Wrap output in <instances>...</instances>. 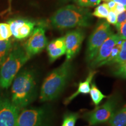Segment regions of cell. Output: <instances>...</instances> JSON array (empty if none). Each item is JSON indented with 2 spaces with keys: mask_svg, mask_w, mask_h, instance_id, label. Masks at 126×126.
I'll use <instances>...</instances> for the list:
<instances>
[{
  "mask_svg": "<svg viewBox=\"0 0 126 126\" xmlns=\"http://www.w3.org/2000/svg\"><path fill=\"white\" fill-rule=\"evenodd\" d=\"M89 93H90V95L93 103L96 106H97L103 100V99L106 97V96L104 95L101 92V91L97 88L94 83H92L91 84V90Z\"/></svg>",
  "mask_w": 126,
  "mask_h": 126,
  "instance_id": "18",
  "label": "cell"
},
{
  "mask_svg": "<svg viewBox=\"0 0 126 126\" xmlns=\"http://www.w3.org/2000/svg\"><path fill=\"white\" fill-rule=\"evenodd\" d=\"M126 20V10L124 11L122 13L117 15V22L115 26L117 30L119 32L120 28L122 25Z\"/></svg>",
  "mask_w": 126,
  "mask_h": 126,
  "instance_id": "25",
  "label": "cell"
},
{
  "mask_svg": "<svg viewBox=\"0 0 126 126\" xmlns=\"http://www.w3.org/2000/svg\"><path fill=\"white\" fill-rule=\"evenodd\" d=\"M118 33H119L121 39L122 40L126 39V20L120 28Z\"/></svg>",
  "mask_w": 126,
  "mask_h": 126,
  "instance_id": "27",
  "label": "cell"
},
{
  "mask_svg": "<svg viewBox=\"0 0 126 126\" xmlns=\"http://www.w3.org/2000/svg\"><path fill=\"white\" fill-rule=\"evenodd\" d=\"M96 71H91L89 72V74L87 78L85 79V81L83 82H80L79 83L78 85V89L76 92L74 93L73 94H72L70 96L67 97V99L65 100L64 103L65 105H67L70 103V102H71L74 99H75L77 96H78L79 94H89L91 90V87H90V84L92 82V81L94 78V76L96 74Z\"/></svg>",
  "mask_w": 126,
  "mask_h": 126,
  "instance_id": "14",
  "label": "cell"
},
{
  "mask_svg": "<svg viewBox=\"0 0 126 126\" xmlns=\"http://www.w3.org/2000/svg\"><path fill=\"white\" fill-rule=\"evenodd\" d=\"M113 33L110 24L102 22L96 26L89 37L86 52V60L90 63L95 57L99 48L108 37Z\"/></svg>",
  "mask_w": 126,
  "mask_h": 126,
  "instance_id": "5",
  "label": "cell"
},
{
  "mask_svg": "<svg viewBox=\"0 0 126 126\" xmlns=\"http://www.w3.org/2000/svg\"><path fill=\"white\" fill-rule=\"evenodd\" d=\"M47 39L45 29L38 26L34 29L25 46V50L29 58L39 54L47 47Z\"/></svg>",
  "mask_w": 126,
  "mask_h": 126,
  "instance_id": "8",
  "label": "cell"
},
{
  "mask_svg": "<svg viewBox=\"0 0 126 126\" xmlns=\"http://www.w3.org/2000/svg\"><path fill=\"white\" fill-rule=\"evenodd\" d=\"M126 10L125 9V8L123 5L121 4H116V6H115L114 9H113V11H114L116 12V14L118 15V14L122 13L124 11Z\"/></svg>",
  "mask_w": 126,
  "mask_h": 126,
  "instance_id": "28",
  "label": "cell"
},
{
  "mask_svg": "<svg viewBox=\"0 0 126 126\" xmlns=\"http://www.w3.org/2000/svg\"><path fill=\"white\" fill-rule=\"evenodd\" d=\"M77 2L81 7H89L99 5L101 0H77Z\"/></svg>",
  "mask_w": 126,
  "mask_h": 126,
  "instance_id": "24",
  "label": "cell"
},
{
  "mask_svg": "<svg viewBox=\"0 0 126 126\" xmlns=\"http://www.w3.org/2000/svg\"><path fill=\"white\" fill-rule=\"evenodd\" d=\"M107 22L113 25H116L117 22V14L113 11H110L106 18Z\"/></svg>",
  "mask_w": 126,
  "mask_h": 126,
  "instance_id": "26",
  "label": "cell"
},
{
  "mask_svg": "<svg viewBox=\"0 0 126 126\" xmlns=\"http://www.w3.org/2000/svg\"><path fill=\"white\" fill-rule=\"evenodd\" d=\"M85 37L83 31L80 29L69 32L64 36L66 48V60L73 59L81 49V47Z\"/></svg>",
  "mask_w": 126,
  "mask_h": 126,
  "instance_id": "10",
  "label": "cell"
},
{
  "mask_svg": "<svg viewBox=\"0 0 126 126\" xmlns=\"http://www.w3.org/2000/svg\"><path fill=\"white\" fill-rule=\"evenodd\" d=\"M72 70L71 60H66L59 67L52 71L44 80L41 87V101H51L57 98L67 85Z\"/></svg>",
  "mask_w": 126,
  "mask_h": 126,
  "instance_id": "3",
  "label": "cell"
},
{
  "mask_svg": "<svg viewBox=\"0 0 126 126\" xmlns=\"http://www.w3.org/2000/svg\"><path fill=\"white\" fill-rule=\"evenodd\" d=\"M12 36L8 23H0V41L8 40Z\"/></svg>",
  "mask_w": 126,
  "mask_h": 126,
  "instance_id": "20",
  "label": "cell"
},
{
  "mask_svg": "<svg viewBox=\"0 0 126 126\" xmlns=\"http://www.w3.org/2000/svg\"><path fill=\"white\" fill-rule=\"evenodd\" d=\"M19 112L10 99L0 96V126H15Z\"/></svg>",
  "mask_w": 126,
  "mask_h": 126,
  "instance_id": "9",
  "label": "cell"
},
{
  "mask_svg": "<svg viewBox=\"0 0 126 126\" xmlns=\"http://www.w3.org/2000/svg\"><path fill=\"white\" fill-rule=\"evenodd\" d=\"M12 35L18 40H22L32 34L35 23L24 19H12L8 21Z\"/></svg>",
  "mask_w": 126,
  "mask_h": 126,
  "instance_id": "11",
  "label": "cell"
},
{
  "mask_svg": "<svg viewBox=\"0 0 126 126\" xmlns=\"http://www.w3.org/2000/svg\"><path fill=\"white\" fill-rule=\"evenodd\" d=\"M47 51L50 62H53L65 54L66 48L64 36L51 41L47 45Z\"/></svg>",
  "mask_w": 126,
  "mask_h": 126,
  "instance_id": "13",
  "label": "cell"
},
{
  "mask_svg": "<svg viewBox=\"0 0 126 126\" xmlns=\"http://www.w3.org/2000/svg\"><path fill=\"white\" fill-rule=\"evenodd\" d=\"M110 10L106 3L99 5L92 14L93 16L100 18H106Z\"/></svg>",
  "mask_w": 126,
  "mask_h": 126,
  "instance_id": "19",
  "label": "cell"
},
{
  "mask_svg": "<svg viewBox=\"0 0 126 126\" xmlns=\"http://www.w3.org/2000/svg\"><path fill=\"white\" fill-rule=\"evenodd\" d=\"M106 4H107V5H108V6L109 8L110 11H113V9H114L115 6H116V3L114 2V1H112V0L107 2Z\"/></svg>",
  "mask_w": 126,
  "mask_h": 126,
  "instance_id": "29",
  "label": "cell"
},
{
  "mask_svg": "<svg viewBox=\"0 0 126 126\" xmlns=\"http://www.w3.org/2000/svg\"><path fill=\"white\" fill-rule=\"evenodd\" d=\"M92 16L89 9L70 5L58 9L50 20L52 26L59 30L88 27L92 24Z\"/></svg>",
  "mask_w": 126,
  "mask_h": 126,
  "instance_id": "2",
  "label": "cell"
},
{
  "mask_svg": "<svg viewBox=\"0 0 126 126\" xmlns=\"http://www.w3.org/2000/svg\"><path fill=\"white\" fill-rule=\"evenodd\" d=\"M126 61V39L123 40L120 51L117 57L113 61V64H120Z\"/></svg>",
  "mask_w": 126,
  "mask_h": 126,
  "instance_id": "22",
  "label": "cell"
},
{
  "mask_svg": "<svg viewBox=\"0 0 126 126\" xmlns=\"http://www.w3.org/2000/svg\"><path fill=\"white\" fill-rule=\"evenodd\" d=\"M116 4H121L123 5L126 9V0H112Z\"/></svg>",
  "mask_w": 126,
  "mask_h": 126,
  "instance_id": "30",
  "label": "cell"
},
{
  "mask_svg": "<svg viewBox=\"0 0 126 126\" xmlns=\"http://www.w3.org/2000/svg\"><path fill=\"white\" fill-rule=\"evenodd\" d=\"M78 117L79 115L78 113H67L64 116L63 123L61 126H75Z\"/></svg>",
  "mask_w": 126,
  "mask_h": 126,
  "instance_id": "21",
  "label": "cell"
},
{
  "mask_svg": "<svg viewBox=\"0 0 126 126\" xmlns=\"http://www.w3.org/2000/svg\"><path fill=\"white\" fill-rule=\"evenodd\" d=\"M13 48L11 40L0 41V66L4 62Z\"/></svg>",
  "mask_w": 126,
  "mask_h": 126,
  "instance_id": "16",
  "label": "cell"
},
{
  "mask_svg": "<svg viewBox=\"0 0 126 126\" xmlns=\"http://www.w3.org/2000/svg\"><path fill=\"white\" fill-rule=\"evenodd\" d=\"M73 1H77V0H73Z\"/></svg>",
  "mask_w": 126,
  "mask_h": 126,
  "instance_id": "32",
  "label": "cell"
},
{
  "mask_svg": "<svg viewBox=\"0 0 126 126\" xmlns=\"http://www.w3.org/2000/svg\"><path fill=\"white\" fill-rule=\"evenodd\" d=\"M114 76L122 79H126V61L117 64L113 72Z\"/></svg>",
  "mask_w": 126,
  "mask_h": 126,
  "instance_id": "23",
  "label": "cell"
},
{
  "mask_svg": "<svg viewBox=\"0 0 126 126\" xmlns=\"http://www.w3.org/2000/svg\"><path fill=\"white\" fill-rule=\"evenodd\" d=\"M29 59L24 48L20 46L13 47L0 66V87L8 89L11 85L16 75Z\"/></svg>",
  "mask_w": 126,
  "mask_h": 126,
  "instance_id": "4",
  "label": "cell"
},
{
  "mask_svg": "<svg viewBox=\"0 0 126 126\" xmlns=\"http://www.w3.org/2000/svg\"><path fill=\"white\" fill-rule=\"evenodd\" d=\"M109 122L110 126H126V105L115 111Z\"/></svg>",
  "mask_w": 126,
  "mask_h": 126,
  "instance_id": "15",
  "label": "cell"
},
{
  "mask_svg": "<svg viewBox=\"0 0 126 126\" xmlns=\"http://www.w3.org/2000/svg\"><path fill=\"white\" fill-rule=\"evenodd\" d=\"M119 97L116 96L110 97L105 103L97 106L85 114L84 117L91 126L109 122L116 111Z\"/></svg>",
  "mask_w": 126,
  "mask_h": 126,
  "instance_id": "6",
  "label": "cell"
},
{
  "mask_svg": "<svg viewBox=\"0 0 126 126\" xmlns=\"http://www.w3.org/2000/svg\"><path fill=\"white\" fill-rule=\"evenodd\" d=\"M46 117L43 108L24 109L19 113L15 126H43Z\"/></svg>",
  "mask_w": 126,
  "mask_h": 126,
  "instance_id": "7",
  "label": "cell"
},
{
  "mask_svg": "<svg viewBox=\"0 0 126 126\" xmlns=\"http://www.w3.org/2000/svg\"><path fill=\"white\" fill-rule=\"evenodd\" d=\"M123 40L121 39V40H120L119 42H117V43L114 46V47H113L112 50H111L109 56L105 61L100 63V64H99L98 67H100V66L105 65H110V64H113V61H114V60L116 59V57H117L120 51V48L121 46H122Z\"/></svg>",
  "mask_w": 126,
  "mask_h": 126,
  "instance_id": "17",
  "label": "cell"
},
{
  "mask_svg": "<svg viewBox=\"0 0 126 126\" xmlns=\"http://www.w3.org/2000/svg\"><path fill=\"white\" fill-rule=\"evenodd\" d=\"M11 85V101L20 111L31 104L36 97L35 73L29 69L22 71L16 75Z\"/></svg>",
  "mask_w": 126,
  "mask_h": 126,
  "instance_id": "1",
  "label": "cell"
},
{
  "mask_svg": "<svg viewBox=\"0 0 126 126\" xmlns=\"http://www.w3.org/2000/svg\"><path fill=\"white\" fill-rule=\"evenodd\" d=\"M120 40H121V38L119 33H112L108 37L99 48L94 59L89 63L91 67L92 68L97 67L99 64L105 61L109 56L113 47Z\"/></svg>",
  "mask_w": 126,
  "mask_h": 126,
  "instance_id": "12",
  "label": "cell"
},
{
  "mask_svg": "<svg viewBox=\"0 0 126 126\" xmlns=\"http://www.w3.org/2000/svg\"><path fill=\"white\" fill-rule=\"evenodd\" d=\"M101 1H102V0H101ZM102 1H106V2H108V1H111V0H102Z\"/></svg>",
  "mask_w": 126,
  "mask_h": 126,
  "instance_id": "31",
  "label": "cell"
}]
</instances>
